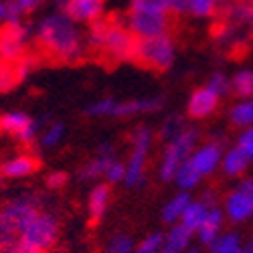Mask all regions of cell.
<instances>
[{
  "mask_svg": "<svg viewBox=\"0 0 253 253\" xmlns=\"http://www.w3.org/2000/svg\"><path fill=\"white\" fill-rule=\"evenodd\" d=\"M237 146L247 154V158L253 162V126H251V128H245L241 132V136L237 138Z\"/></svg>",
  "mask_w": 253,
  "mask_h": 253,
  "instance_id": "39",
  "label": "cell"
},
{
  "mask_svg": "<svg viewBox=\"0 0 253 253\" xmlns=\"http://www.w3.org/2000/svg\"><path fill=\"white\" fill-rule=\"evenodd\" d=\"M162 108V97H142L120 101L114 97H103L89 105L91 118H132L140 114H152Z\"/></svg>",
  "mask_w": 253,
  "mask_h": 253,
  "instance_id": "7",
  "label": "cell"
},
{
  "mask_svg": "<svg viewBox=\"0 0 253 253\" xmlns=\"http://www.w3.org/2000/svg\"><path fill=\"white\" fill-rule=\"evenodd\" d=\"M243 253H253V235L247 241H243Z\"/></svg>",
  "mask_w": 253,
  "mask_h": 253,
  "instance_id": "43",
  "label": "cell"
},
{
  "mask_svg": "<svg viewBox=\"0 0 253 253\" xmlns=\"http://www.w3.org/2000/svg\"><path fill=\"white\" fill-rule=\"evenodd\" d=\"M31 27L27 23L18 25H4L0 29V61L14 65L20 59H25L29 53L31 43Z\"/></svg>",
  "mask_w": 253,
  "mask_h": 253,
  "instance_id": "10",
  "label": "cell"
},
{
  "mask_svg": "<svg viewBox=\"0 0 253 253\" xmlns=\"http://www.w3.org/2000/svg\"><path fill=\"white\" fill-rule=\"evenodd\" d=\"M16 81H18V79H16V75H14V67L8 65V63L0 61V91L10 89Z\"/></svg>",
  "mask_w": 253,
  "mask_h": 253,
  "instance_id": "35",
  "label": "cell"
},
{
  "mask_svg": "<svg viewBox=\"0 0 253 253\" xmlns=\"http://www.w3.org/2000/svg\"><path fill=\"white\" fill-rule=\"evenodd\" d=\"M229 116H231V122L239 126V128H243V130L251 128L253 126V97L237 101L233 108H231Z\"/></svg>",
  "mask_w": 253,
  "mask_h": 253,
  "instance_id": "26",
  "label": "cell"
},
{
  "mask_svg": "<svg viewBox=\"0 0 253 253\" xmlns=\"http://www.w3.org/2000/svg\"><path fill=\"white\" fill-rule=\"evenodd\" d=\"M53 2H55L57 6H61L63 10H65V8H67V6H69V4L73 2V0H53Z\"/></svg>",
  "mask_w": 253,
  "mask_h": 253,
  "instance_id": "45",
  "label": "cell"
},
{
  "mask_svg": "<svg viewBox=\"0 0 253 253\" xmlns=\"http://www.w3.org/2000/svg\"><path fill=\"white\" fill-rule=\"evenodd\" d=\"M114 160H116L114 148L110 144H103L99 148V152L81 168V172H79L81 180H97V178L105 176V172H108V168Z\"/></svg>",
  "mask_w": 253,
  "mask_h": 253,
  "instance_id": "16",
  "label": "cell"
},
{
  "mask_svg": "<svg viewBox=\"0 0 253 253\" xmlns=\"http://www.w3.org/2000/svg\"><path fill=\"white\" fill-rule=\"evenodd\" d=\"M59 237V221L49 211L41 213L29 223V227L18 237V245L31 253H47Z\"/></svg>",
  "mask_w": 253,
  "mask_h": 253,
  "instance_id": "6",
  "label": "cell"
},
{
  "mask_svg": "<svg viewBox=\"0 0 253 253\" xmlns=\"http://www.w3.org/2000/svg\"><path fill=\"white\" fill-rule=\"evenodd\" d=\"M191 195H188V191H180L176 197H172L170 201H168L162 209V219L168 223V225H176L180 223L182 215H184V211L186 207L191 205Z\"/></svg>",
  "mask_w": 253,
  "mask_h": 253,
  "instance_id": "24",
  "label": "cell"
},
{
  "mask_svg": "<svg viewBox=\"0 0 253 253\" xmlns=\"http://www.w3.org/2000/svg\"><path fill=\"white\" fill-rule=\"evenodd\" d=\"M223 6H225V18H223L225 23H231L247 31L253 29V0H233V2Z\"/></svg>",
  "mask_w": 253,
  "mask_h": 253,
  "instance_id": "18",
  "label": "cell"
},
{
  "mask_svg": "<svg viewBox=\"0 0 253 253\" xmlns=\"http://www.w3.org/2000/svg\"><path fill=\"white\" fill-rule=\"evenodd\" d=\"M193 237H195V233L191 229L184 227L182 223H176V225H170L168 233L164 235V245L176 253H184L186 249H191Z\"/></svg>",
  "mask_w": 253,
  "mask_h": 253,
  "instance_id": "22",
  "label": "cell"
},
{
  "mask_svg": "<svg viewBox=\"0 0 253 253\" xmlns=\"http://www.w3.org/2000/svg\"><path fill=\"white\" fill-rule=\"evenodd\" d=\"M223 160V148L219 142H207L203 146H197L182 168L176 172L174 182L180 191H191L205 176L213 174L217 168H221Z\"/></svg>",
  "mask_w": 253,
  "mask_h": 253,
  "instance_id": "3",
  "label": "cell"
},
{
  "mask_svg": "<svg viewBox=\"0 0 253 253\" xmlns=\"http://www.w3.org/2000/svg\"><path fill=\"white\" fill-rule=\"evenodd\" d=\"M223 0H174L172 12L191 14L195 18H211L223 6Z\"/></svg>",
  "mask_w": 253,
  "mask_h": 253,
  "instance_id": "15",
  "label": "cell"
},
{
  "mask_svg": "<svg viewBox=\"0 0 253 253\" xmlns=\"http://www.w3.org/2000/svg\"><path fill=\"white\" fill-rule=\"evenodd\" d=\"M110 201H112V193H110L108 184H97L91 188L89 199H87V209H89V215L93 221H99L105 215V211L110 207Z\"/></svg>",
  "mask_w": 253,
  "mask_h": 253,
  "instance_id": "23",
  "label": "cell"
},
{
  "mask_svg": "<svg viewBox=\"0 0 253 253\" xmlns=\"http://www.w3.org/2000/svg\"><path fill=\"white\" fill-rule=\"evenodd\" d=\"M231 91L239 95L241 99L253 97V71L251 69H241L231 77Z\"/></svg>",
  "mask_w": 253,
  "mask_h": 253,
  "instance_id": "27",
  "label": "cell"
},
{
  "mask_svg": "<svg viewBox=\"0 0 253 253\" xmlns=\"http://www.w3.org/2000/svg\"><path fill=\"white\" fill-rule=\"evenodd\" d=\"M0 191H2V176H0Z\"/></svg>",
  "mask_w": 253,
  "mask_h": 253,
  "instance_id": "48",
  "label": "cell"
},
{
  "mask_svg": "<svg viewBox=\"0 0 253 253\" xmlns=\"http://www.w3.org/2000/svg\"><path fill=\"white\" fill-rule=\"evenodd\" d=\"M41 213V201L33 193H23L0 205V235L16 239Z\"/></svg>",
  "mask_w": 253,
  "mask_h": 253,
  "instance_id": "4",
  "label": "cell"
},
{
  "mask_svg": "<svg viewBox=\"0 0 253 253\" xmlns=\"http://www.w3.org/2000/svg\"><path fill=\"white\" fill-rule=\"evenodd\" d=\"M63 138H65V124L63 122H51L39 136L43 148H55L63 142Z\"/></svg>",
  "mask_w": 253,
  "mask_h": 253,
  "instance_id": "29",
  "label": "cell"
},
{
  "mask_svg": "<svg viewBox=\"0 0 253 253\" xmlns=\"http://www.w3.org/2000/svg\"><path fill=\"white\" fill-rule=\"evenodd\" d=\"M65 12L75 20V23L91 25L101 18L103 2L101 0H73V2L65 8Z\"/></svg>",
  "mask_w": 253,
  "mask_h": 253,
  "instance_id": "19",
  "label": "cell"
},
{
  "mask_svg": "<svg viewBox=\"0 0 253 253\" xmlns=\"http://www.w3.org/2000/svg\"><path fill=\"white\" fill-rule=\"evenodd\" d=\"M168 25H170V18H168V14H164V12L130 8L128 16H126V27L130 29V33L138 41L166 35L168 33Z\"/></svg>",
  "mask_w": 253,
  "mask_h": 253,
  "instance_id": "11",
  "label": "cell"
},
{
  "mask_svg": "<svg viewBox=\"0 0 253 253\" xmlns=\"http://www.w3.org/2000/svg\"><path fill=\"white\" fill-rule=\"evenodd\" d=\"M35 63H37V61H35L31 55H27L25 59H20L18 63H14L12 67H14V75H16V79L20 81V79L29 77V75H31V71L35 69Z\"/></svg>",
  "mask_w": 253,
  "mask_h": 253,
  "instance_id": "38",
  "label": "cell"
},
{
  "mask_svg": "<svg viewBox=\"0 0 253 253\" xmlns=\"http://www.w3.org/2000/svg\"><path fill=\"white\" fill-rule=\"evenodd\" d=\"M184 253H201V251H199V249H195V247H191V249H186Z\"/></svg>",
  "mask_w": 253,
  "mask_h": 253,
  "instance_id": "46",
  "label": "cell"
},
{
  "mask_svg": "<svg viewBox=\"0 0 253 253\" xmlns=\"http://www.w3.org/2000/svg\"><path fill=\"white\" fill-rule=\"evenodd\" d=\"M35 39L49 57L59 61H77L87 53V35H83L79 23L65 12H51L37 23Z\"/></svg>",
  "mask_w": 253,
  "mask_h": 253,
  "instance_id": "1",
  "label": "cell"
},
{
  "mask_svg": "<svg viewBox=\"0 0 253 253\" xmlns=\"http://www.w3.org/2000/svg\"><path fill=\"white\" fill-rule=\"evenodd\" d=\"M219 95L213 93L207 85L205 87H199L191 93V97H188V103H186V112L188 116H193L197 120H203L207 116H211L215 110H217V105H219Z\"/></svg>",
  "mask_w": 253,
  "mask_h": 253,
  "instance_id": "14",
  "label": "cell"
},
{
  "mask_svg": "<svg viewBox=\"0 0 253 253\" xmlns=\"http://www.w3.org/2000/svg\"><path fill=\"white\" fill-rule=\"evenodd\" d=\"M197 140H199V132L195 128H186L176 138L168 140L162 160H160V168H158V174L162 180H174V176L182 168V164L195 152Z\"/></svg>",
  "mask_w": 253,
  "mask_h": 253,
  "instance_id": "5",
  "label": "cell"
},
{
  "mask_svg": "<svg viewBox=\"0 0 253 253\" xmlns=\"http://www.w3.org/2000/svg\"><path fill=\"white\" fill-rule=\"evenodd\" d=\"M136 245H134V239L126 233H116L110 241H108V247H105V253H134Z\"/></svg>",
  "mask_w": 253,
  "mask_h": 253,
  "instance_id": "32",
  "label": "cell"
},
{
  "mask_svg": "<svg viewBox=\"0 0 253 253\" xmlns=\"http://www.w3.org/2000/svg\"><path fill=\"white\" fill-rule=\"evenodd\" d=\"M209 205L207 203H203V201H191V205L186 207V211H184V215H182V219H180V223L184 225V227H188L193 231V233H197V229L201 227V223L205 221V217H207V213H209Z\"/></svg>",
  "mask_w": 253,
  "mask_h": 253,
  "instance_id": "25",
  "label": "cell"
},
{
  "mask_svg": "<svg viewBox=\"0 0 253 253\" xmlns=\"http://www.w3.org/2000/svg\"><path fill=\"white\" fill-rule=\"evenodd\" d=\"M39 128H41V124L35 122L25 112H6L0 116V132L16 138L23 144L35 142V138L39 136Z\"/></svg>",
  "mask_w": 253,
  "mask_h": 253,
  "instance_id": "13",
  "label": "cell"
},
{
  "mask_svg": "<svg viewBox=\"0 0 253 253\" xmlns=\"http://www.w3.org/2000/svg\"><path fill=\"white\" fill-rule=\"evenodd\" d=\"M176 57L174 41L170 35H160L152 39H140L136 45V61L142 63L144 67H150L156 71H166L168 67H172Z\"/></svg>",
  "mask_w": 253,
  "mask_h": 253,
  "instance_id": "9",
  "label": "cell"
},
{
  "mask_svg": "<svg viewBox=\"0 0 253 253\" xmlns=\"http://www.w3.org/2000/svg\"><path fill=\"white\" fill-rule=\"evenodd\" d=\"M186 128H188V126L184 124V120H182L180 116L172 114V116H168V118L164 120L162 128H160V136H162L164 140H172V138H176L180 132H184Z\"/></svg>",
  "mask_w": 253,
  "mask_h": 253,
  "instance_id": "31",
  "label": "cell"
},
{
  "mask_svg": "<svg viewBox=\"0 0 253 253\" xmlns=\"http://www.w3.org/2000/svg\"><path fill=\"white\" fill-rule=\"evenodd\" d=\"M207 87L213 91V93H217L219 97H223V95H227V93L231 91V79H229L225 73L217 71V73H213V75L209 77Z\"/></svg>",
  "mask_w": 253,
  "mask_h": 253,
  "instance_id": "34",
  "label": "cell"
},
{
  "mask_svg": "<svg viewBox=\"0 0 253 253\" xmlns=\"http://www.w3.org/2000/svg\"><path fill=\"white\" fill-rule=\"evenodd\" d=\"M223 221H225V211H221L217 205L209 209V213L205 217V221L201 223V227L197 229V237L201 243L211 245L213 241H217V237L223 233Z\"/></svg>",
  "mask_w": 253,
  "mask_h": 253,
  "instance_id": "17",
  "label": "cell"
},
{
  "mask_svg": "<svg viewBox=\"0 0 253 253\" xmlns=\"http://www.w3.org/2000/svg\"><path fill=\"white\" fill-rule=\"evenodd\" d=\"M162 249H164V235L162 233H150L148 237H144L136 245L134 253H160Z\"/></svg>",
  "mask_w": 253,
  "mask_h": 253,
  "instance_id": "33",
  "label": "cell"
},
{
  "mask_svg": "<svg viewBox=\"0 0 253 253\" xmlns=\"http://www.w3.org/2000/svg\"><path fill=\"white\" fill-rule=\"evenodd\" d=\"M225 217L231 223H245L253 219V176L245 178L225 199Z\"/></svg>",
  "mask_w": 253,
  "mask_h": 253,
  "instance_id": "12",
  "label": "cell"
},
{
  "mask_svg": "<svg viewBox=\"0 0 253 253\" xmlns=\"http://www.w3.org/2000/svg\"><path fill=\"white\" fill-rule=\"evenodd\" d=\"M138 39L120 20H95L87 31V47L112 61H128L136 57Z\"/></svg>",
  "mask_w": 253,
  "mask_h": 253,
  "instance_id": "2",
  "label": "cell"
},
{
  "mask_svg": "<svg viewBox=\"0 0 253 253\" xmlns=\"http://www.w3.org/2000/svg\"><path fill=\"white\" fill-rule=\"evenodd\" d=\"M18 241L16 239H10V237H4L0 235V253H12L16 249Z\"/></svg>",
  "mask_w": 253,
  "mask_h": 253,
  "instance_id": "41",
  "label": "cell"
},
{
  "mask_svg": "<svg viewBox=\"0 0 253 253\" xmlns=\"http://www.w3.org/2000/svg\"><path fill=\"white\" fill-rule=\"evenodd\" d=\"M12 2L18 4L25 12H29V10H35V8L41 4V0H12Z\"/></svg>",
  "mask_w": 253,
  "mask_h": 253,
  "instance_id": "42",
  "label": "cell"
},
{
  "mask_svg": "<svg viewBox=\"0 0 253 253\" xmlns=\"http://www.w3.org/2000/svg\"><path fill=\"white\" fill-rule=\"evenodd\" d=\"M108 182H124V178H126V162H120L118 158L110 164V168H108V172H105V176H103Z\"/></svg>",
  "mask_w": 253,
  "mask_h": 253,
  "instance_id": "36",
  "label": "cell"
},
{
  "mask_svg": "<svg viewBox=\"0 0 253 253\" xmlns=\"http://www.w3.org/2000/svg\"><path fill=\"white\" fill-rule=\"evenodd\" d=\"M67 174L65 172H61V170H57V172H51L49 176H47V186L49 188H61V186H65L67 184Z\"/></svg>",
  "mask_w": 253,
  "mask_h": 253,
  "instance_id": "40",
  "label": "cell"
},
{
  "mask_svg": "<svg viewBox=\"0 0 253 253\" xmlns=\"http://www.w3.org/2000/svg\"><path fill=\"white\" fill-rule=\"evenodd\" d=\"M249 158L247 154L239 148V146H233L223 152V160H221V170L227 174V176H241L247 166H249Z\"/></svg>",
  "mask_w": 253,
  "mask_h": 253,
  "instance_id": "21",
  "label": "cell"
},
{
  "mask_svg": "<svg viewBox=\"0 0 253 253\" xmlns=\"http://www.w3.org/2000/svg\"><path fill=\"white\" fill-rule=\"evenodd\" d=\"M152 128L148 126H138L132 132V148H130V156L126 160V178L124 184L126 186H140L144 182L146 176V160H148V152L152 148Z\"/></svg>",
  "mask_w": 253,
  "mask_h": 253,
  "instance_id": "8",
  "label": "cell"
},
{
  "mask_svg": "<svg viewBox=\"0 0 253 253\" xmlns=\"http://www.w3.org/2000/svg\"><path fill=\"white\" fill-rule=\"evenodd\" d=\"M39 168V162L35 156L31 154H16L12 158H8L6 162H2L0 166V174L6 178H27L31 176Z\"/></svg>",
  "mask_w": 253,
  "mask_h": 253,
  "instance_id": "20",
  "label": "cell"
},
{
  "mask_svg": "<svg viewBox=\"0 0 253 253\" xmlns=\"http://www.w3.org/2000/svg\"><path fill=\"white\" fill-rule=\"evenodd\" d=\"M174 0H130V8L134 10H152V12H172Z\"/></svg>",
  "mask_w": 253,
  "mask_h": 253,
  "instance_id": "30",
  "label": "cell"
},
{
  "mask_svg": "<svg viewBox=\"0 0 253 253\" xmlns=\"http://www.w3.org/2000/svg\"><path fill=\"white\" fill-rule=\"evenodd\" d=\"M160 253H176V251H172V249H168V247H166V245H164V249H162V251H160Z\"/></svg>",
  "mask_w": 253,
  "mask_h": 253,
  "instance_id": "47",
  "label": "cell"
},
{
  "mask_svg": "<svg viewBox=\"0 0 253 253\" xmlns=\"http://www.w3.org/2000/svg\"><path fill=\"white\" fill-rule=\"evenodd\" d=\"M4 20H6V2L0 0V25H4Z\"/></svg>",
  "mask_w": 253,
  "mask_h": 253,
  "instance_id": "44",
  "label": "cell"
},
{
  "mask_svg": "<svg viewBox=\"0 0 253 253\" xmlns=\"http://www.w3.org/2000/svg\"><path fill=\"white\" fill-rule=\"evenodd\" d=\"M209 247L211 253H243V241L237 233H221Z\"/></svg>",
  "mask_w": 253,
  "mask_h": 253,
  "instance_id": "28",
  "label": "cell"
},
{
  "mask_svg": "<svg viewBox=\"0 0 253 253\" xmlns=\"http://www.w3.org/2000/svg\"><path fill=\"white\" fill-rule=\"evenodd\" d=\"M25 10L20 8L18 4H14L12 0H8L6 2V20L4 25H18V23H25Z\"/></svg>",
  "mask_w": 253,
  "mask_h": 253,
  "instance_id": "37",
  "label": "cell"
}]
</instances>
